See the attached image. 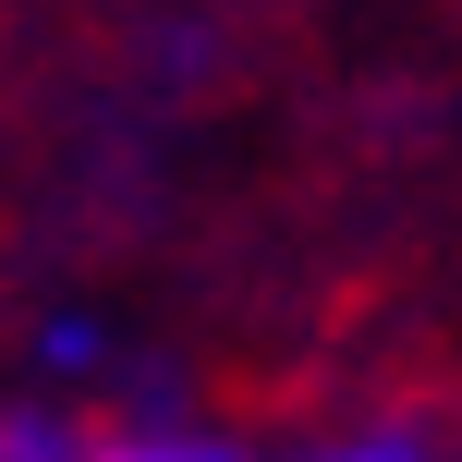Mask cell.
Returning a JSON list of instances; mask_svg holds the SVG:
<instances>
[{"instance_id": "6da1fadb", "label": "cell", "mask_w": 462, "mask_h": 462, "mask_svg": "<svg viewBox=\"0 0 462 462\" xmlns=\"http://www.w3.org/2000/svg\"><path fill=\"white\" fill-rule=\"evenodd\" d=\"M0 462H268L244 439H219V426L195 414H159V402H134V414H97V402H0Z\"/></svg>"}, {"instance_id": "7a4b0ae2", "label": "cell", "mask_w": 462, "mask_h": 462, "mask_svg": "<svg viewBox=\"0 0 462 462\" xmlns=\"http://www.w3.org/2000/svg\"><path fill=\"white\" fill-rule=\"evenodd\" d=\"M24 365H37L49 402H97L122 377V317H97V304H49L37 341H24Z\"/></svg>"}, {"instance_id": "3957f363", "label": "cell", "mask_w": 462, "mask_h": 462, "mask_svg": "<svg viewBox=\"0 0 462 462\" xmlns=\"http://www.w3.org/2000/svg\"><path fill=\"white\" fill-rule=\"evenodd\" d=\"M268 462H462V426H439V414H353V426H317V439H292Z\"/></svg>"}, {"instance_id": "277c9868", "label": "cell", "mask_w": 462, "mask_h": 462, "mask_svg": "<svg viewBox=\"0 0 462 462\" xmlns=\"http://www.w3.org/2000/svg\"><path fill=\"white\" fill-rule=\"evenodd\" d=\"M292 13H328V0H292Z\"/></svg>"}]
</instances>
